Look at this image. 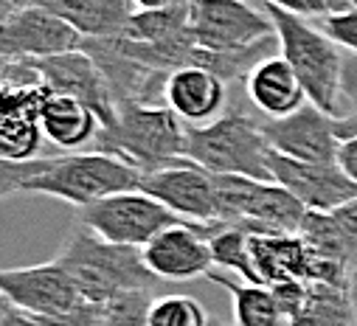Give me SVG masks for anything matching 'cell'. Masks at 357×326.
Segmentation results:
<instances>
[{"instance_id":"8d00e7d4","label":"cell","mask_w":357,"mask_h":326,"mask_svg":"<svg viewBox=\"0 0 357 326\" xmlns=\"http://www.w3.org/2000/svg\"><path fill=\"white\" fill-rule=\"evenodd\" d=\"M287 326H321V320H318V312H315V306L307 301V306L298 312V315H293L290 320H287Z\"/></svg>"},{"instance_id":"74e56055","label":"cell","mask_w":357,"mask_h":326,"mask_svg":"<svg viewBox=\"0 0 357 326\" xmlns=\"http://www.w3.org/2000/svg\"><path fill=\"white\" fill-rule=\"evenodd\" d=\"M177 3H186V0H132L135 12H152V9H169Z\"/></svg>"},{"instance_id":"1f68e13d","label":"cell","mask_w":357,"mask_h":326,"mask_svg":"<svg viewBox=\"0 0 357 326\" xmlns=\"http://www.w3.org/2000/svg\"><path fill=\"white\" fill-rule=\"evenodd\" d=\"M335 217V225L340 231V239L346 244V256L351 262V267L357 265V200H349L346 205L329 211Z\"/></svg>"},{"instance_id":"603a6c76","label":"cell","mask_w":357,"mask_h":326,"mask_svg":"<svg viewBox=\"0 0 357 326\" xmlns=\"http://www.w3.org/2000/svg\"><path fill=\"white\" fill-rule=\"evenodd\" d=\"M141 42H172L189 34V0L169 9H152V12H132L127 20V29L121 31Z\"/></svg>"},{"instance_id":"7a4b0ae2","label":"cell","mask_w":357,"mask_h":326,"mask_svg":"<svg viewBox=\"0 0 357 326\" xmlns=\"http://www.w3.org/2000/svg\"><path fill=\"white\" fill-rule=\"evenodd\" d=\"M96 149L119 155L141 172L186 157V124L169 104H121L110 127L96 135Z\"/></svg>"},{"instance_id":"f1b7e54d","label":"cell","mask_w":357,"mask_h":326,"mask_svg":"<svg viewBox=\"0 0 357 326\" xmlns=\"http://www.w3.org/2000/svg\"><path fill=\"white\" fill-rule=\"evenodd\" d=\"M318 26L335 45L357 54V6H346L329 17H321Z\"/></svg>"},{"instance_id":"cb8c5ba5","label":"cell","mask_w":357,"mask_h":326,"mask_svg":"<svg viewBox=\"0 0 357 326\" xmlns=\"http://www.w3.org/2000/svg\"><path fill=\"white\" fill-rule=\"evenodd\" d=\"M310 304L315 306L321 326H357V301L349 287L310 281Z\"/></svg>"},{"instance_id":"e575fe53","label":"cell","mask_w":357,"mask_h":326,"mask_svg":"<svg viewBox=\"0 0 357 326\" xmlns=\"http://www.w3.org/2000/svg\"><path fill=\"white\" fill-rule=\"evenodd\" d=\"M337 163H340V169L357 180V138L351 141H343L340 149H337Z\"/></svg>"},{"instance_id":"484cf974","label":"cell","mask_w":357,"mask_h":326,"mask_svg":"<svg viewBox=\"0 0 357 326\" xmlns=\"http://www.w3.org/2000/svg\"><path fill=\"white\" fill-rule=\"evenodd\" d=\"M149 290H124L102 304V326H149Z\"/></svg>"},{"instance_id":"5b68a950","label":"cell","mask_w":357,"mask_h":326,"mask_svg":"<svg viewBox=\"0 0 357 326\" xmlns=\"http://www.w3.org/2000/svg\"><path fill=\"white\" fill-rule=\"evenodd\" d=\"M267 143L261 124L242 110L217 116L208 124L186 127V157L211 175H242L256 180H273L267 166Z\"/></svg>"},{"instance_id":"e0dca14e","label":"cell","mask_w":357,"mask_h":326,"mask_svg":"<svg viewBox=\"0 0 357 326\" xmlns=\"http://www.w3.org/2000/svg\"><path fill=\"white\" fill-rule=\"evenodd\" d=\"M166 104L183 118L186 127L208 124L225 104V82L200 65L174 68L166 82Z\"/></svg>"},{"instance_id":"60d3db41","label":"cell","mask_w":357,"mask_h":326,"mask_svg":"<svg viewBox=\"0 0 357 326\" xmlns=\"http://www.w3.org/2000/svg\"><path fill=\"white\" fill-rule=\"evenodd\" d=\"M351 295H354V301H357V281L351 284Z\"/></svg>"},{"instance_id":"ab89813d","label":"cell","mask_w":357,"mask_h":326,"mask_svg":"<svg viewBox=\"0 0 357 326\" xmlns=\"http://www.w3.org/2000/svg\"><path fill=\"white\" fill-rule=\"evenodd\" d=\"M12 309H15V304H12V301H9V298H6L3 293H0V323L6 320V315H9Z\"/></svg>"},{"instance_id":"2e32d148","label":"cell","mask_w":357,"mask_h":326,"mask_svg":"<svg viewBox=\"0 0 357 326\" xmlns=\"http://www.w3.org/2000/svg\"><path fill=\"white\" fill-rule=\"evenodd\" d=\"M250 256L259 276V284L273 287L279 281H312L315 279V262L318 254L304 242L301 233H284V231H267L256 233L250 231Z\"/></svg>"},{"instance_id":"d4e9b609","label":"cell","mask_w":357,"mask_h":326,"mask_svg":"<svg viewBox=\"0 0 357 326\" xmlns=\"http://www.w3.org/2000/svg\"><path fill=\"white\" fill-rule=\"evenodd\" d=\"M43 127L31 118L0 116V157L6 160H34L43 146Z\"/></svg>"},{"instance_id":"d6a6232c","label":"cell","mask_w":357,"mask_h":326,"mask_svg":"<svg viewBox=\"0 0 357 326\" xmlns=\"http://www.w3.org/2000/svg\"><path fill=\"white\" fill-rule=\"evenodd\" d=\"M340 104H343V113L357 107V54L354 51H343V62H340Z\"/></svg>"},{"instance_id":"ba28073f","label":"cell","mask_w":357,"mask_h":326,"mask_svg":"<svg viewBox=\"0 0 357 326\" xmlns=\"http://www.w3.org/2000/svg\"><path fill=\"white\" fill-rule=\"evenodd\" d=\"M141 192L172 208L177 217L192 222H222V203L217 192V178L197 166L195 160L181 157L169 166L141 175Z\"/></svg>"},{"instance_id":"277c9868","label":"cell","mask_w":357,"mask_h":326,"mask_svg":"<svg viewBox=\"0 0 357 326\" xmlns=\"http://www.w3.org/2000/svg\"><path fill=\"white\" fill-rule=\"evenodd\" d=\"M264 12L271 15L276 37H279V54L290 62L296 70L301 88L307 93V102L337 118L343 113L340 104V62L343 48L335 45L321 26L310 23L307 17L290 15L273 3H264Z\"/></svg>"},{"instance_id":"7402d4cb","label":"cell","mask_w":357,"mask_h":326,"mask_svg":"<svg viewBox=\"0 0 357 326\" xmlns=\"http://www.w3.org/2000/svg\"><path fill=\"white\" fill-rule=\"evenodd\" d=\"M208 244H211L214 265H220L225 270H234L248 284H259L253 256H250V231L245 225L228 222V219L217 222L214 231L208 233Z\"/></svg>"},{"instance_id":"b9f144b4","label":"cell","mask_w":357,"mask_h":326,"mask_svg":"<svg viewBox=\"0 0 357 326\" xmlns=\"http://www.w3.org/2000/svg\"><path fill=\"white\" fill-rule=\"evenodd\" d=\"M208 326H220V320H211V318H208Z\"/></svg>"},{"instance_id":"6da1fadb","label":"cell","mask_w":357,"mask_h":326,"mask_svg":"<svg viewBox=\"0 0 357 326\" xmlns=\"http://www.w3.org/2000/svg\"><path fill=\"white\" fill-rule=\"evenodd\" d=\"M54 259L70 273L79 295L96 304L124 290H149L158 281L144 265L141 248L107 242L76 219Z\"/></svg>"},{"instance_id":"ffe728a7","label":"cell","mask_w":357,"mask_h":326,"mask_svg":"<svg viewBox=\"0 0 357 326\" xmlns=\"http://www.w3.org/2000/svg\"><path fill=\"white\" fill-rule=\"evenodd\" d=\"M40 127L54 146L76 152V149L96 141L102 121L84 102L62 96V93H51L48 102L43 104Z\"/></svg>"},{"instance_id":"4fadbf2b","label":"cell","mask_w":357,"mask_h":326,"mask_svg":"<svg viewBox=\"0 0 357 326\" xmlns=\"http://www.w3.org/2000/svg\"><path fill=\"white\" fill-rule=\"evenodd\" d=\"M34 65H37L43 82L54 93L84 102L99 116L102 127H110L116 121L119 107H116L113 93L107 88V79H105L102 68L96 65V59L84 48L54 54V56H45V59H34Z\"/></svg>"},{"instance_id":"8992f818","label":"cell","mask_w":357,"mask_h":326,"mask_svg":"<svg viewBox=\"0 0 357 326\" xmlns=\"http://www.w3.org/2000/svg\"><path fill=\"white\" fill-rule=\"evenodd\" d=\"M228 222H239L248 231L298 233L307 217V205L276 180H256L242 175H214Z\"/></svg>"},{"instance_id":"9c48e42d","label":"cell","mask_w":357,"mask_h":326,"mask_svg":"<svg viewBox=\"0 0 357 326\" xmlns=\"http://www.w3.org/2000/svg\"><path fill=\"white\" fill-rule=\"evenodd\" d=\"M217 222L181 219L155 233L144 248L141 259L158 281H195L211 273L214 256L208 233Z\"/></svg>"},{"instance_id":"4dcf8cb0","label":"cell","mask_w":357,"mask_h":326,"mask_svg":"<svg viewBox=\"0 0 357 326\" xmlns=\"http://www.w3.org/2000/svg\"><path fill=\"white\" fill-rule=\"evenodd\" d=\"M45 326H102V304L96 301H79L68 312L59 315H40Z\"/></svg>"},{"instance_id":"3957f363","label":"cell","mask_w":357,"mask_h":326,"mask_svg":"<svg viewBox=\"0 0 357 326\" xmlns=\"http://www.w3.org/2000/svg\"><path fill=\"white\" fill-rule=\"evenodd\" d=\"M141 169L110 152H73L45 157L43 169L26 180L23 194H45L73 208L141 186Z\"/></svg>"},{"instance_id":"4316f807","label":"cell","mask_w":357,"mask_h":326,"mask_svg":"<svg viewBox=\"0 0 357 326\" xmlns=\"http://www.w3.org/2000/svg\"><path fill=\"white\" fill-rule=\"evenodd\" d=\"M149 326H208V315L189 295H160L152 298Z\"/></svg>"},{"instance_id":"30bf717a","label":"cell","mask_w":357,"mask_h":326,"mask_svg":"<svg viewBox=\"0 0 357 326\" xmlns=\"http://www.w3.org/2000/svg\"><path fill=\"white\" fill-rule=\"evenodd\" d=\"M189 34L208 51H234L276 34L271 15L245 0H189Z\"/></svg>"},{"instance_id":"52a82bcc","label":"cell","mask_w":357,"mask_h":326,"mask_svg":"<svg viewBox=\"0 0 357 326\" xmlns=\"http://www.w3.org/2000/svg\"><path fill=\"white\" fill-rule=\"evenodd\" d=\"M76 222L87 225L93 233H99L107 242L119 244H132V248H144V244L160 233L163 228L181 222L172 208L158 203L141 189L132 192H119L110 197H102L91 205L76 208Z\"/></svg>"},{"instance_id":"f35d334b","label":"cell","mask_w":357,"mask_h":326,"mask_svg":"<svg viewBox=\"0 0 357 326\" xmlns=\"http://www.w3.org/2000/svg\"><path fill=\"white\" fill-rule=\"evenodd\" d=\"M12 65H15V59H9V56L0 54V88H3L6 82L12 79Z\"/></svg>"},{"instance_id":"9a60e30c","label":"cell","mask_w":357,"mask_h":326,"mask_svg":"<svg viewBox=\"0 0 357 326\" xmlns=\"http://www.w3.org/2000/svg\"><path fill=\"white\" fill-rule=\"evenodd\" d=\"M0 293L31 315H59L82 301L70 273L56 262L0 270Z\"/></svg>"},{"instance_id":"ac0fdd59","label":"cell","mask_w":357,"mask_h":326,"mask_svg":"<svg viewBox=\"0 0 357 326\" xmlns=\"http://www.w3.org/2000/svg\"><path fill=\"white\" fill-rule=\"evenodd\" d=\"M245 91L248 99L259 113L267 118H282L307 104V93L290 62L282 54H273L261 59L248 76H245Z\"/></svg>"},{"instance_id":"836d02e7","label":"cell","mask_w":357,"mask_h":326,"mask_svg":"<svg viewBox=\"0 0 357 326\" xmlns=\"http://www.w3.org/2000/svg\"><path fill=\"white\" fill-rule=\"evenodd\" d=\"M332 127H335V135H337L340 143L357 138V107H351V110H346L343 116H337V118L332 121Z\"/></svg>"},{"instance_id":"8fae6325","label":"cell","mask_w":357,"mask_h":326,"mask_svg":"<svg viewBox=\"0 0 357 326\" xmlns=\"http://www.w3.org/2000/svg\"><path fill=\"white\" fill-rule=\"evenodd\" d=\"M84 37L54 12L20 3L0 20V54L9 59H45L82 48Z\"/></svg>"},{"instance_id":"44dd1931","label":"cell","mask_w":357,"mask_h":326,"mask_svg":"<svg viewBox=\"0 0 357 326\" xmlns=\"http://www.w3.org/2000/svg\"><path fill=\"white\" fill-rule=\"evenodd\" d=\"M208 279L231 295V309H234L236 326H287V318L279 309V301L267 284L234 281L220 273H208Z\"/></svg>"},{"instance_id":"83f0119b","label":"cell","mask_w":357,"mask_h":326,"mask_svg":"<svg viewBox=\"0 0 357 326\" xmlns=\"http://www.w3.org/2000/svg\"><path fill=\"white\" fill-rule=\"evenodd\" d=\"M45 157H34V160H6L0 157V200L23 194V186L29 178H34L43 169Z\"/></svg>"},{"instance_id":"f546056e","label":"cell","mask_w":357,"mask_h":326,"mask_svg":"<svg viewBox=\"0 0 357 326\" xmlns=\"http://www.w3.org/2000/svg\"><path fill=\"white\" fill-rule=\"evenodd\" d=\"M264 3H273L284 12L307 17V20H321V17H329L340 9H346L349 0H264Z\"/></svg>"},{"instance_id":"d590c367","label":"cell","mask_w":357,"mask_h":326,"mask_svg":"<svg viewBox=\"0 0 357 326\" xmlns=\"http://www.w3.org/2000/svg\"><path fill=\"white\" fill-rule=\"evenodd\" d=\"M0 326H45V323H43V318H40V315H31V312H26V309H17V306H15Z\"/></svg>"},{"instance_id":"5bb4252c","label":"cell","mask_w":357,"mask_h":326,"mask_svg":"<svg viewBox=\"0 0 357 326\" xmlns=\"http://www.w3.org/2000/svg\"><path fill=\"white\" fill-rule=\"evenodd\" d=\"M332 116L315 107L312 102L301 104L290 116L261 121V132L279 155L310 160V163H335L340 141L332 127Z\"/></svg>"},{"instance_id":"7c38bea8","label":"cell","mask_w":357,"mask_h":326,"mask_svg":"<svg viewBox=\"0 0 357 326\" xmlns=\"http://www.w3.org/2000/svg\"><path fill=\"white\" fill-rule=\"evenodd\" d=\"M267 166L276 183H282L290 194H296L310 211H335L349 200H357V180L349 178L340 163H310L267 152Z\"/></svg>"},{"instance_id":"d6986e66","label":"cell","mask_w":357,"mask_h":326,"mask_svg":"<svg viewBox=\"0 0 357 326\" xmlns=\"http://www.w3.org/2000/svg\"><path fill=\"white\" fill-rule=\"evenodd\" d=\"M20 3H34L54 12L84 40L121 34L135 12L132 0H20Z\"/></svg>"},{"instance_id":"7bdbcfd3","label":"cell","mask_w":357,"mask_h":326,"mask_svg":"<svg viewBox=\"0 0 357 326\" xmlns=\"http://www.w3.org/2000/svg\"><path fill=\"white\" fill-rule=\"evenodd\" d=\"M349 6H357V0H349Z\"/></svg>"}]
</instances>
